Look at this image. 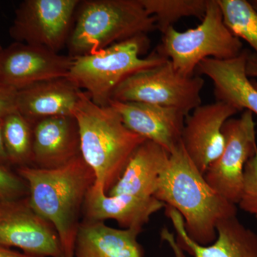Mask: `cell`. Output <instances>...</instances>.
I'll use <instances>...</instances> for the list:
<instances>
[{"label":"cell","mask_w":257,"mask_h":257,"mask_svg":"<svg viewBox=\"0 0 257 257\" xmlns=\"http://www.w3.org/2000/svg\"><path fill=\"white\" fill-rule=\"evenodd\" d=\"M155 197L178 211L189 237L201 245L214 242L217 224L237 214L236 205L211 188L182 143L170 153Z\"/></svg>","instance_id":"1"},{"label":"cell","mask_w":257,"mask_h":257,"mask_svg":"<svg viewBox=\"0 0 257 257\" xmlns=\"http://www.w3.org/2000/svg\"><path fill=\"white\" fill-rule=\"evenodd\" d=\"M18 172L28 184L30 205L57 230L64 257H74L84 201L96 181L92 169L80 155L60 168L28 166Z\"/></svg>","instance_id":"2"},{"label":"cell","mask_w":257,"mask_h":257,"mask_svg":"<svg viewBox=\"0 0 257 257\" xmlns=\"http://www.w3.org/2000/svg\"><path fill=\"white\" fill-rule=\"evenodd\" d=\"M73 116L78 124L81 156L94 172L95 183L107 194L146 140L128 130L114 108L98 105L83 91Z\"/></svg>","instance_id":"3"},{"label":"cell","mask_w":257,"mask_h":257,"mask_svg":"<svg viewBox=\"0 0 257 257\" xmlns=\"http://www.w3.org/2000/svg\"><path fill=\"white\" fill-rule=\"evenodd\" d=\"M156 30L140 0H83L67 46L72 57L93 53Z\"/></svg>","instance_id":"4"},{"label":"cell","mask_w":257,"mask_h":257,"mask_svg":"<svg viewBox=\"0 0 257 257\" xmlns=\"http://www.w3.org/2000/svg\"><path fill=\"white\" fill-rule=\"evenodd\" d=\"M146 35L118 42L103 50L74 57L67 78L99 106H108L116 88L128 76L157 67L168 59L154 52L143 58L149 48Z\"/></svg>","instance_id":"5"},{"label":"cell","mask_w":257,"mask_h":257,"mask_svg":"<svg viewBox=\"0 0 257 257\" xmlns=\"http://www.w3.org/2000/svg\"><path fill=\"white\" fill-rule=\"evenodd\" d=\"M243 51L240 39L227 28L218 0H209L205 16L197 28L184 32L170 27L163 34L157 48L159 55L168 59L185 76H193L197 66L207 58L229 60Z\"/></svg>","instance_id":"6"},{"label":"cell","mask_w":257,"mask_h":257,"mask_svg":"<svg viewBox=\"0 0 257 257\" xmlns=\"http://www.w3.org/2000/svg\"><path fill=\"white\" fill-rule=\"evenodd\" d=\"M204 84L200 76L179 73L167 60L157 67L128 76L116 88L111 100L169 106L188 115L202 104Z\"/></svg>","instance_id":"7"},{"label":"cell","mask_w":257,"mask_h":257,"mask_svg":"<svg viewBox=\"0 0 257 257\" xmlns=\"http://www.w3.org/2000/svg\"><path fill=\"white\" fill-rule=\"evenodd\" d=\"M256 124L253 113L245 110L224 123L222 153L204 173L209 186L225 199L237 205L243 185L246 163L257 152Z\"/></svg>","instance_id":"8"},{"label":"cell","mask_w":257,"mask_h":257,"mask_svg":"<svg viewBox=\"0 0 257 257\" xmlns=\"http://www.w3.org/2000/svg\"><path fill=\"white\" fill-rule=\"evenodd\" d=\"M80 0H25L10 30L16 42L59 53L66 46Z\"/></svg>","instance_id":"9"},{"label":"cell","mask_w":257,"mask_h":257,"mask_svg":"<svg viewBox=\"0 0 257 257\" xmlns=\"http://www.w3.org/2000/svg\"><path fill=\"white\" fill-rule=\"evenodd\" d=\"M0 246L40 257H64L54 225L38 214L28 197L0 199Z\"/></svg>","instance_id":"10"},{"label":"cell","mask_w":257,"mask_h":257,"mask_svg":"<svg viewBox=\"0 0 257 257\" xmlns=\"http://www.w3.org/2000/svg\"><path fill=\"white\" fill-rule=\"evenodd\" d=\"M74 57L22 42L3 49L0 84L20 90L35 83L68 77Z\"/></svg>","instance_id":"11"},{"label":"cell","mask_w":257,"mask_h":257,"mask_svg":"<svg viewBox=\"0 0 257 257\" xmlns=\"http://www.w3.org/2000/svg\"><path fill=\"white\" fill-rule=\"evenodd\" d=\"M239 112L234 106L216 101L201 104L186 116L181 143L203 175L224 150V123Z\"/></svg>","instance_id":"12"},{"label":"cell","mask_w":257,"mask_h":257,"mask_svg":"<svg viewBox=\"0 0 257 257\" xmlns=\"http://www.w3.org/2000/svg\"><path fill=\"white\" fill-rule=\"evenodd\" d=\"M109 105L121 116L125 126L172 152L181 143L187 114L176 108L135 102L111 100Z\"/></svg>","instance_id":"13"},{"label":"cell","mask_w":257,"mask_h":257,"mask_svg":"<svg viewBox=\"0 0 257 257\" xmlns=\"http://www.w3.org/2000/svg\"><path fill=\"white\" fill-rule=\"evenodd\" d=\"M165 208L166 215L175 228L176 239L184 251L193 257H257V234L243 225L237 216L221 221L216 226L214 242L201 245L189 237L178 211Z\"/></svg>","instance_id":"14"},{"label":"cell","mask_w":257,"mask_h":257,"mask_svg":"<svg viewBox=\"0 0 257 257\" xmlns=\"http://www.w3.org/2000/svg\"><path fill=\"white\" fill-rule=\"evenodd\" d=\"M80 155V137L74 116H51L33 124V167L54 170Z\"/></svg>","instance_id":"15"},{"label":"cell","mask_w":257,"mask_h":257,"mask_svg":"<svg viewBox=\"0 0 257 257\" xmlns=\"http://www.w3.org/2000/svg\"><path fill=\"white\" fill-rule=\"evenodd\" d=\"M165 207L155 197L108 195L101 185L94 183L84 201L82 220L104 222L113 219L122 229H143L151 216Z\"/></svg>","instance_id":"16"},{"label":"cell","mask_w":257,"mask_h":257,"mask_svg":"<svg viewBox=\"0 0 257 257\" xmlns=\"http://www.w3.org/2000/svg\"><path fill=\"white\" fill-rule=\"evenodd\" d=\"M248 52L243 50L237 57L229 60L205 59L195 72L212 81L216 101L230 104L239 112L247 110L257 115V89L246 71Z\"/></svg>","instance_id":"17"},{"label":"cell","mask_w":257,"mask_h":257,"mask_svg":"<svg viewBox=\"0 0 257 257\" xmlns=\"http://www.w3.org/2000/svg\"><path fill=\"white\" fill-rule=\"evenodd\" d=\"M81 92L67 77L35 83L18 91L17 111L32 124L51 116H73Z\"/></svg>","instance_id":"18"},{"label":"cell","mask_w":257,"mask_h":257,"mask_svg":"<svg viewBox=\"0 0 257 257\" xmlns=\"http://www.w3.org/2000/svg\"><path fill=\"white\" fill-rule=\"evenodd\" d=\"M170 153L160 145L145 140L140 145L108 195L128 194L139 197H155L159 179Z\"/></svg>","instance_id":"19"},{"label":"cell","mask_w":257,"mask_h":257,"mask_svg":"<svg viewBox=\"0 0 257 257\" xmlns=\"http://www.w3.org/2000/svg\"><path fill=\"white\" fill-rule=\"evenodd\" d=\"M143 229H116L104 221L82 220L74 257H144L138 236Z\"/></svg>","instance_id":"20"},{"label":"cell","mask_w":257,"mask_h":257,"mask_svg":"<svg viewBox=\"0 0 257 257\" xmlns=\"http://www.w3.org/2000/svg\"><path fill=\"white\" fill-rule=\"evenodd\" d=\"M3 134L9 163L19 167L33 165V124L18 111L3 119Z\"/></svg>","instance_id":"21"},{"label":"cell","mask_w":257,"mask_h":257,"mask_svg":"<svg viewBox=\"0 0 257 257\" xmlns=\"http://www.w3.org/2000/svg\"><path fill=\"white\" fill-rule=\"evenodd\" d=\"M149 15L155 19L156 30L163 35L182 18L205 16L209 0H140Z\"/></svg>","instance_id":"22"},{"label":"cell","mask_w":257,"mask_h":257,"mask_svg":"<svg viewBox=\"0 0 257 257\" xmlns=\"http://www.w3.org/2000/svg\"><path fill=\"white\" fill-rule=\"evenodd\" d=\"M224 23L235 36L247 42L257 55V12L246 0H218Z\"/></svg>","instance_id":"23"},{"label":"cell","mask_w":257,"mask_h":257,"mask_svg":"<svg viewBox=\"0 0 257 257\" xmlns=\"http://www.w3.org/2000/svg\"><path fill=\"white\" fill-rule=\"evenodd\" d=\"M237 205L257 219V152L245 167L242 192Z\"/></svg>","instance_id":"24"},{"label":"cell","mask_w":257,"mask_h":257,"mask_svg":"<svg viewBox=\"0 0 257 257\" xmlns=\"http://www.w3.org/2000/svg\"><path fill=\"white\" fill-rule=\"evenodd\" d=\"M27 182L20 175H15L5 165L0 164V199L15 200L28 197Z\"/></svg>","instance_id":"25"},{"label":"cell","mask_w":257,"mask_h":257,"mask_svg":"<svg viewBox=\"0 0 257 257\" xmlns=\"http://www.w3.org/2000/svg\"><path fill=\"white\" fill-rule=\"evenodd\" d=\"M18 90L0 84V119L17 111Z\"/></svg>","instance_id":"26"},{"label":"cell","mask_w":257,"mask_h":257,"mask_svg":"<svg viewBox=\"0 0 257 257\" xmlns=\"http://www.w3.org/2000/svg\"><path fill=\"white\" fill-rule=\"evenodd\" d=\"M161 239L165 241L167 244L172 248L175 257H186L185 251L183 248L181 247L180 245L176 239L175 233L172 232L167 228H164L161 231L160 233Z\"/></svg>","instance_id":"27"},{"label":"cell","mask_w":257,"mask_h":257,"mask_svg":"<svg viewBox=\"0 0 257 257\" xmlns=\"http://www.w3.org/2000/svg\"><path fill=\"white\" fill-rule=\"evenodd\" d=\"M246 74L248 78L257 79V55L252 52H248L246 67ZM253 87L257 89V80H251Z\"/></svg>","instance_id":"28"},{"label":"cell","mask_w":257,"mask_h":257,"mask_svg":"<svg viewBox=\"0 0 257 257\" xmlns=\"http://www.w3.org/2000/svg\"><path fill=\"white\" fill-rule=\"evenodd\" d=\"M0 257H40L28 254L26 253H20L18 251H13L10 248L0 246Z\"/></svg>","instance_id":"29"},{"label":"cell","mask_w":257,"mask_h":257,"mask_svg":"<svg viewBox=\"0 0 257 257\" xmlns=\"http://www.w3.org/2000/svg\"><path fill=\"white\" fill-rule=\"evenodd\" d=\"M3 119H0V164L8 163V155H7L6 150H5L4 140H3Z\"/></svg>","instance_id":"30"},{"label":"cell","mask_w":257,"mask_h":257,"mask_svg":"<svg viewBox=\"0 0 257 257\" xmlns=\"http://www.w3.org/2000/svg\"><path fill=\"white\" fill-rule=\"evenodd\" d=\"M249 3H251V5H252L253 8L256 10L257 12V0H251L249 1Z\"/></svg>","instance_id":"31"},{"label":"cell","mask_w":257,"mask_h":257,"mask_svg":"<svg viewBox=\"0 0 257 257\" xmlns=\"http://www.w3.org/2000/svg\"><path fill=\"white\" fill-rule=\"evenodd\" d=\"M3 49L4 48H3V47H2L1 45H0V58H1V55L2 53H3Z\"/></svg>","instance_id":"32"}]
</instances>
